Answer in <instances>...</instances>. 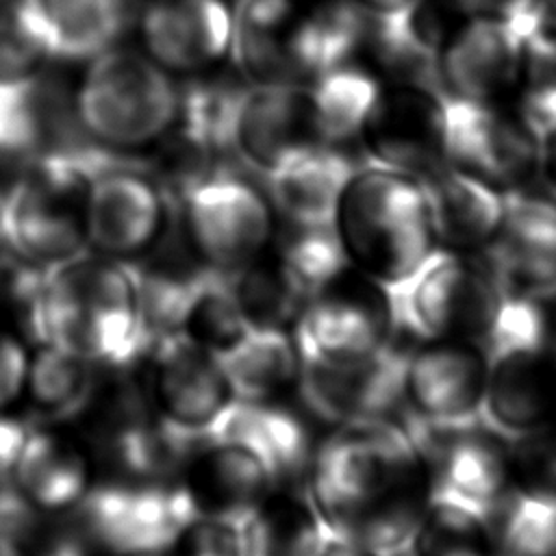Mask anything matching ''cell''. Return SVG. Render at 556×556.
<instances>
[{"label":"cell","instance_id":"cell-1","mask_svg":"<svg viewBox=\"0 0 556 556\" xmlns=\"http://www.w3.org/2000/svg\"><path fill=\"white\" fill-rule=\"evenodd\" d=\"M304 489L328 532L395 556L430 502V473L400 419L361 421L317 441Z\"/></svg>","mask_w":556,"mask_h":556},{"label":"cell","instance_id":"cell-2","mask_svg":"<svg viewBox=\"0 0 556 556\" xmlns=\"http://www.w3.org/2000/svg\"><path fill=\"white\" fill-rule=\"evenodd\" d=\"M39 343L70 350L102 371L135 367L148 337L132 265L87 250L48 269Z\"/></svg>","mask_w":556,"mask_h":556},{"label":"cell","instance_id":"cell-3","mask_svg":"<svg viewBox=\"0 0 556 556\" xmlns=\"http://www.w3.org/2000/svg\"><path fill=\"white\" fill-rule=\"evenodd\" d=\"M332 228L348 263L393 293L437 250L421 180L369 161L348 178Z\"/></svg>","mask_w":556,"mask_h":556},{"label":"cell","instance_id":"cell-4","mask_svg":"<svg viewBox=\"0 0 556 556\" xmlns=\"http://www.w3.org/2000/svg\"><path fill=\"white\" fill-rule=\"evenodd\" d=\"M545 302L504 293L482 341L486 352L484 419L506 437L556 421V350Z\"/></svg>","mask_w":556,"mask_h":556},{"label":"cell","instance_id":"cell-5","mask_svg":"<svg viewBox=\"0 0 556 556\" xmlns=\"http://www.w3.org/2000/svg\"><path fill=\"white\" fill-rule=\"evenodd\" d=\"M180 89L150 56L109 48L91 59L74 93L85 132L126 152L154 146L176 122Z\"/></svg>","mask_w":556,"mask_h":556},{"label":"cell","instance_id":"cell-6","mask_svg":"<svg viewBox=\"0 0 556 556\" xmlns=\"http://www.w3.org/2000/svg\"><path fill=\"white\" fill-rule=\"evenodd\" d=\"M504 293L484 254L437 248L393 298L400 326L415 339L482 343Z\"/></svg>","mask_w":556,"mask_h":556},{"label":"cell","instance_id":"cell-7","mask_svg":"<svg viewBox=\"0 0 556 556\" xmlns=\"http://www.w3.org/2000/svg\"><path fill=\"white\" fill-rule=\"evenodd\" d=\"M400 330L393 291L354 267L313 293L291 326L300 361L324 365L369 358Z\"/></svg>","mask_w":556,"mask_h":556},{"label":"cell","instance_id":"cell-8","mask_svg":"<svg viewBox=\"0 0 556 556\" xmlns=\"http://www.w3.org/2000/svg\"><path fill=\"white\" fill-rule=\"evenodd\" d=\"M78 534L98 554L169 552L195 517L176 478H98L80 506Z\"/></svg>","mask_w":556,"mask_h":556},{"label":"cell","instance_id":"cell-9","mask_svg":"<svg viewBox=\"0 0 556 556\" xmlns=\"http://www.w3.org/2000/svg\"><path fill=\"white\" fill-rule=\"evenodd\" d=\"M400 424L426 460L430 497L450 500L489 517L510 497V437L484 417L460 426H430L402 415Z\"/></svg>","mask_w":556,"mask_h":556},{"label":"cell","instance_id":"cell-10","mask_svg":"<svg viewBox=\"0 0 556 556\" xmlns=\"http://www.w3.org/2000/svg\"><path fill=\"white\" fill-rule=\"evenodd\" d=\"M178 224L204 265L230 271L271 245L276 213L265 189L222 167L182 198Z\"/></svg>","mask_w":556,"mask_h":556},{"label":"cell","instance_id":"cell-11","mask_svg":"<svg viewBox=\"0 0 556 556\" xmlns=\"http://www.w3.org/2000/svg\"><path fill=\"white\" fill-rule=\"evenodd\" d=\"M135 367L152 410L187 439H206L235 402L217 356L180 332L156 337Z\"/></svg>","mask_w":556,"mask_h":556},{"label":"cell","instance_id":"cell-12","mask_svg":"<svg viewBox=\"0 0 556 556\" xmlns=\"http://www.w3.org/2000/svg\"><path fill=\"white\" fill-rule=\"evenodd\" d=\"M447 165L504 195L523 191L539 182V135L510 102L447 98Z\"/></svg>","mask_w":556,"mask_h":556},{"label":"cell","instance_id":"cell-13","mask_svg":"<svg viewBox=\"0 0 556 556\" xmlns=\"http://www.w3.org/2000/svg\"><path fill=\"white\" fill-rule=\"evenodd\" d=\"M178 208L146 169V159L98 174L87 193L85 228L91 252L139 261L174 226Z\"/></svg>","mask_w":556,"mask_h":556},{"label":"cell","instance_id":"cell-14","mask_svg":"<svg viewBox=\"0 0 556 556\" xmlns=\"http://www.w3.org/2000/svg\"><path fill=\"white\" fill-rule=\"evenodd\" d=\"M400 334L378 354L345 363H302L298 378L300 406L317 421L332 426L400 419L404 413V365L413 345Z\"/></svg>","mask_w":556,"mask_h":556},{"label":"cell","instance_id":"cell-15","mask_svg":"<svg viewBox=\"0 0 556 556\" xmlns=\"http://www.w3.org/2000/svg\"><path fill=\"white\" fill-rule=\"evenodd\" d=\"M358 143L365 161L417 178L447 165V98L430 85H382Z\"/></svg>","mask_w":556,"mask_h":556},{"label":"cell","instance_id":"cell-16","mask_svg":"<svg viewBox=\"0 0 556 556\" xmlns=\"http://www.w3.org/2000/svg\"><path fill=\"white\" fill-rule=\"evenodd\" d=\"M486 352L480 341L417 339L404 365V417L460 426L484 417Z\"/></svg>","mask_w":556,"mask_h":556},{"label":"cell","instance_id":"cell-17","mask_svg":"<svg viewBox=\"0 0 556 556\" xmlns=\"http://www.w3.org/2000/svg\"><path fill=\"white\" fill-rule=\"evenodd\" d=\"M70 96L43 72L20 80H0V167L13 178L30 163L91 143ZM11 178V180H13Z\"/></svg>","mask_w":556,"mask_h":556},{"label":"cell","instance_id":"cell-18","mask_svg":"<svg viewBox=\"0 0 556 556\" xmlns=\"http://www.w3.org/2000/svg\"><path fill=\"white\" fill-rule=\"evenodd\" d=\"M521 33L504 22L465 15L441 41L434 70L443 96L508 102L519 70Z\"/></svg>","mask_w":556,"mask_h":556},{"label":"cell","instance_id":"cell-19","mask_svg":"<svg viewBox=\"0 0 556 556\" xmlns=\"http://www.w3.org/2000/svg\"><path fill=\"white\" fill-rule=\"evenodd\" d=\"M319 146L313 137L306 80L243 87L230 135V154L261 178L291 154Z\"/></svg>","mask_w":556,"mask_h":556},{"label":"cell","instance_id":"cell-20","mask_svg":"<svg viewBox=\"0 0 556 556\" xmlns=\"http://www.w3.org/2000/svg\"><path fill=\"white\" fill-rule=\"evenodd\" d=\"M484 256L506 293L556 298V200L532 189L506 193L504 219Z\"/></svg>","mask_w":556,"mask_h":556},{"label":"cell","instance_id":"cell-21","mask_svg":"<svg viewBox=\"0 0 556 556\" xmlns=\"http://www.w3.org/2000/svg\"><path fill=\"white\" fill-rule=\"evenodd\" d=\"M98 480V465L80 432L33 424L11 471L20 495L48 517L72 515Z\"/></svg>","mask_w":556,"mask_h":556},{"label":"cell","instance_id":"cell-22","mask_svg":"<svg viewBox=\"0 0 556 556\" xmlns=\"http://www.w3.org/2000/svg\"><path fill=\"white\" fill-rule=\"evenodd\" d=\"M313 417L282 400H235L206 439L228 441L254 454L276 484H304L317 441Z\"/></svg>","mask_w":556,"mask_h":556},{"label":"cell","instance_id":"cell-23","mask_svg":"<svg viewBox=\"0 0 556 556\" xmlns=\"http://www.w3.org/2000/svg\"><path fill=\"white\" fill-rule=\"evenodd\" d=\"M176 480L195 517H219L243 523L276 486L265 465L245 447L202 439L178 467Z\"/></svg>","mask_w":556,"mask_h":556},{"label":"cell","instance_id":"cell-24","mask_svg":"<svg viewBox=\"0 0 556 556\" xmlns=\"http://www.w3.org/2000/svg\"><path fill=\"white\" fill-rule=\"evenodd\" d=\"M139 30L156 65L198 74L228 54L230 9L224 0H150Z\"/></svg>","mask_w":556,"mask_h":556},{"label":"cell","instance_id":"cell-25","mask_svg":"<svg viewBox=\"0 0 556 556\" xmlns=\"http://www.w3.org/2000/svg\"><path fill=\"white\" fill-rule=\"evenodd\" d=\"M419 180L437 248L484 254L504 219L506 195L452 165H443Z\"/></svg>","mask_w":556,"mask_h":556},{"label":"cell","instance_id":"cell-26","mask_svg":"<svg viewBox=\"0 0 556 556\" xmlns=\"http://www.w3.org/2000/svg\"><path fill=\"white\" fill-rule=\"evenodd\" d=\"M48 59L85 61L113 48L128 24L126 0H17Z\"/></svg>","mask_w":556,"mask_h":556},{"label":"cell","instance_id":"cell-27","mask_svg":"<svg viewBox=\"0 0 556 556\" xmlns=\"http://www.w3.org/2000/svg\"><path fill=\"white\" fill-rule=\"evenodd\" d=\"M343 148L311 146L263 176L276 217L295 226H332L339 195L356 169Z\"/></svg>","mask_w":556,"mask_h":556},{"label":"cell","instance_id":"cell-28","mask_svg":"<svg viewBox=\"0 0 556 556\" xmlns=\"http://www.w3.org/2000/svg\"><path fill=\"white\" fill-rule=\"evenodd\" d=\"M369 17L356 0L304 2L287 48L293 80H311L339 65L356 63Z\"/></svg>","mask_w":556,"mask_h":556},{"label":"cell","instance_id":"cell-29","mask_svg":"<svg viewBox=\"0 0 556 556\" xmlns=\"http://www.w3.org/2000/svg\"><path fill=\"white\" fill-rule=\"evenodd\" d=\"M91 361L59 345L30 348L22 402L37 424L74 426L89 408L100 376Z\"/></svg>","mask_w":556,"mask_h":556},{"label":"cell","instance_id":"cell-30","mask_svg":"<svg viewBox=\"0 0 556 556\" xmlns=\"http://www.w3.org/2000/svg\"><path fill=\"white\" fill-rule=\"evenodd\" d=\"M304 0H235L230 11V48L248 83L293 80L289 35Z\"/></svg>","mask_w":556,"mask_h":556},{"label":"cell","instance_id":"cell-31","mask_svg":"<svg viewBox=\"0 0 556 556\" xmlns=\"http://www.w3.org/2000/svg\"><path fill=\"white\" fill-rule=\"evenodd\" d=\"M241 528L248 556H319L328 534L304 484H276Z\"/></svg>","mask_w":556,"mask_h":556},{"label":"cell","instance_id":"cell-32","mask_svg":"<svg viewBox=\"0 0 556 556\" xmlns=\"http://www.w3.org/2000/svg\"><path fill=\"white\" fill-rule=\"evenodd\" d=\"M235 400H282L298 387L300 352L287 328H250L245 337L217 358Z\"/></svg>","mask_w":556,"mask_h":556},{"label":"cell","instance_id":"cell-33","mask_svg":"<svg viewBox=\"0 0 556 556\" xmlns=\"http://www.w3.org/2000/svg\"><path fill=\"white\" fill-rule=\"evenodd\" d=\"M382 83L361 63H345L306 80L313 137L319 146L358 141Z\"/></svg>","mask_w":556,"mask_h":556},{"label":"cell","instance_id":"cell-34","mask_svg":"<svg viewBox=\"0 0 556 556\" xmlns=\"http://www.w3.org/2000/svg\"><path fill=\"white\" fill-rule=\"evenodd\" d=\"M541 137L556 124V13L554 0L543 17L521 35L515 91L508 100Z\"/></svg>","mask_w":556,"mask_h":556},{"label":"cell","instance_id":"cell-35","mask_svg":"<svg viewBox=\"0 0 556 556\" xmlns=\"http://www.w3.org/2000/svg\"><path fill=\"white\" fill-rule=\"evenodd\" d=\"M226 276L250 328L291 330L306 300L269 248L254 261L226 271Z\"/></svg>","mask_w":556,"mask_h":556},{"label":"cell","instance_id":"cell-36","mask_svg":"<svg viewBox=\"0 0 556 556\" xmlns=\"http://www.w3.org/2000/svg\"><path fill=\"white\" fill-rule=\"evenodd\" d=\"M408 552L410 556H500L493 517L430 497Z\"/></svg>","mask_w":556,"mask_h":556},{"label":"cell","instance_id":"cell-37","mask_svg":"<svg viewBox=\"0 0 556 556\" xmlns=\"http://www.w3.org/2000/svg\"><path fill=\"white\" fill-rule=\"evenodd\" d=\"M248 330L250 326L230 291L226 271L208 267L193 287L176 332L219 358L232 350Z\"/></svg>","mask_w":556,"mask_h":556},{"label":"cell","instance_id":"cell-38","mask_svg":"<svg viewBox=\"0 0 556 556\" xmlns=\"http://www.w3.org/2000/svg\"><path fill=\"white\" fill-rule=\"evenodd\" d=\"M269 250L304 300L352 267L332 226H295L280 222V226L276 224Z\"/></svg>","mask_w":556,"mask_h":556},{"label":"cell","instance_id":"cell-39","mask_svg":"<svg viewBox=\"0 0 556 556\" xmlns=\"http://www.w3.org/2000/svg\"><path fill=\"white\" fill-rule=\"evenodd\" d=\"M493 523L500 556H556V506L510 493Z\"/></svg>","mask_w":556,"mask_h":556},{"label":"cell","instance_id":"cell-40","mask_svg":"<svg viewBox=\"0 0 556 556\" xmlns=\"http://www.w3.org/2000/svg\"><path fill=\"white\" fill-rule=\"evenodd\" d=\"M513 493L556 506V421L510 439Z\"/></svg>","mask_w":556,"mask_h":556},{"label":"cell","instance_id":"cell-41","mask_svg":"<svg viewBox=\"0 0 556 556\" xmlns=\"http://www.w3.org/2000/svg\"><path fill=\"white\" fill-rule=\"evenodd\" d=\"M46 61V52L22 22L17 0H0V80L33 76Z\"/></svg>","mask_w":556,"mask_h":556},{"label":"cell","instance_id":"cell-42","mask_svg":"<svg viewBox=\"0 0 556 556\" xmlns=\"http://www.w3.org/2000/svg\"><path fill=\"white\" fill-rule=\"evenodd\" d=\"M172 556H248L239 521L193 517L169 549Z\"/></svg>","mask_w":556,"mask_h":556},{"label":"cell","instance_id":"cell-43","mask_svg":"<svg viewBox=\"0 0 556 556\" xmlns=\"http://www.w3.org/2000/svg\"><path fill=\"white\" fill-rule=\"evenodd\" d=\"M30 345L11 328L0 326V410H11L24 391Z\"/></svg>","mask_w":556,"mask_h":556},{"label":"cell","instance_id":"cell-44","mask_svg":"<svg viewBox=\"0 0 556 556\" xmlns=\"http://www.w3.org/2000/svg\"><path fill=\"white\" fill-rule=\"evenodd\" d=\"M549 2L552 0H460L467 15L504 22L521 35L543 17Z\"/></svg>","mask_w":556,"mask_h":556},{"label":"cell","instance_id":"cell-45","mask_svg":"<svg viewBox=\"0 0 556 556\" xmlns=\"http://www.w3.org/2000/svg\"><path fill=\"white\" fill-rule=\"evenodd\" d=\"M539 182L556 200V124L539 137Z\"/></svg>","mask_w":556,"mask_h":556},{"label":"cell","instance_id":"cell-46","mask_svg":"<svg viewBox=\"0 0 556 556\" xmlns=\"http://www.w3.org/2000/svg\"><path fill=\"white\" fill-rule=\"evenodd\" d=\"M319 556H384L358 541H352L348 536H339V534H332L328 532L326 534V541L319 549Z\"/></svg>","mask_w":556,"mask_h":556},{"label":"cell","instance_id":"cell-47","mask_svg":"<svg viewBox=\"0 0 556 556\" xmlns=\"http://www.w3.org/2000/svg\"><path fill=\"white\" fill-rule=\"evenodd\" d=\"M374 17L404 15L417 0H356Z\"/></svg>","mask_w":556,"mask_h":556},{"label":"cell","instance_id":"cell-48","mask_svg":"<svg viewBox=\"0 0 556 556\" xmlns=\"http://www.w3.org/2000/svg\"><path fill=\"white\" fill-rule=\"evenodd\" d=\"M7 191H9V180L0 182V241H2V222H4V204H7Z\"/></svg>","mask_w":556,"mask_h":556},{"label":"cell","instance_id":"cell-49","mask_svg":"<svg viewBox=\"0 0 556 556\" xmlns=\"http://www.w3.org/2000/svg\"><path fill=\"white\" fill-rule=\"evenodd\" d=\"M93 556H172V554L169 552H146V554H98V552H93Z\"/></svg>","mask_w":556,"mask_h":556},{"label":"cell","instance_id":"cell-50","mask_svg":"<svg viewBox=\"0 0 556 556\" xmlns=\"http://www.w3.org/2000/svg\"><path fill=\"white\" fill-rule=\"evenodd\" d=\"M552 343H554V350H556V315L552 317Z\"/></svg>","mask_w":556,"mask_h":556}]
</instances>
